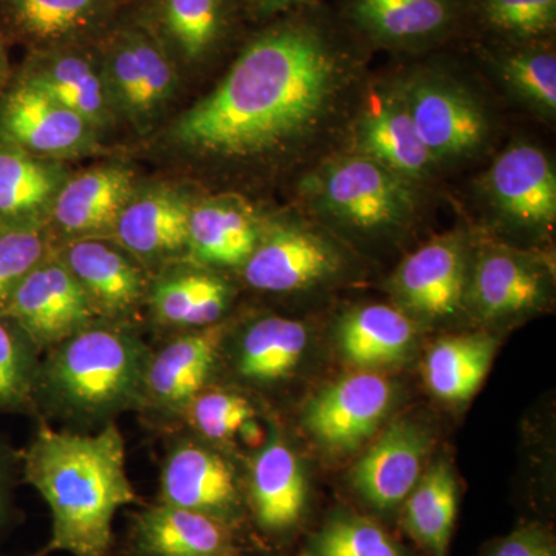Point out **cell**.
Instances as JSON below:
<instances>
[{"instance_id":"obj_46","label":"cell","mask_w":556,"mask_h":556,"mask_svg":"<svg viewBox=\"0 0 556 556\" xmlns=\"http://www.w3.org/2000/svg\"><path fill=\"white\" fill-rule=\"evenodd\" d=\"M0 556H2V555H0Z\"/></svg>"},{"instance_id":"obj_45","label":"cell","mask_w":556,"mask_h":556,"mask_svg":"<svg viewBox=\"0 0 556 556\" xmlns=\"http://www.w3.org/2000/svg\"><path fill=\"white\" fill-rule=\"evenodd\" d=\"M109 556H112V554H110ZM127 556H131V555L129 554V555H127Z\"/></svg>"},{"instance_id":"obj_25","label":"cell","mask_w":556,"mask_h":556,"mask_svg":"<svg viewBox=\"0 0 556 556\" xmlns=\"http://www.w3.org/2000/svg\"><path fill=\"white\" fill-rule=\"evenodd\" d=\"M351 21L375 42L417 47L452 30L455 0H350Z\"/></svg>"},{"instance_id":"obj_31","label":"cell","mask_w":556,"mask_h":556,"mask_svg":"<svg viewBox=\"0 0 556 556\" xmlns=\"http://www.w3.org/2000/svg\"><path fill=\"white\" fill-rule=\"evenodd\" d=\"M456 514V479L447 464H434L405 500L404 527L428 554L447 556Z\"/></svg>"},{"instance_id":"obj_12","label":"cell","mask_w":556,"mask_h":556,"mask_svg":"<svg viewBox=\"0 0 556 556\" xmlns=\"http://www.w3.org/2000/svg\"><path fill=\"white\" fill-rule=\"evenodd\" d=\"M354 153L415 182L433 169V159L417 135L401 89L375 90L354 129Z\"/></svg>"},{"instance_id":"obj_18","label":"cell","mask_w":556,"mask_h":556,"mask_svg":"<svg viewBox=\"0 0 556 556\" xmlns=\"http://www.w3.org/2000/svg\"><path fill=\"white\" fill-rule=\"evenodd\" d=\"M237 527L159 503L135 515L131 556H230L240 547Z\"/></svg>"},{"instance_id":"obj_23","label":"cell","mask_w":556,"mask_h":556,"mask_svg":"<svg viewBox=\"0 0 556 556\" xmlns=\"http://www.w3.org/2000/svg\"><path fill=\"white\" fill-rule=\"evenodd\" d=\"M262 226L255 208L236 193L195 201L189 219L188 251L211 266H243L257 247Z\"/></svg>"},{"instance_id":"obj_11","label":"cell","mask_w":556,"mask_h":556,"mask_svg":"<svg viewBox=\"0 0 556 556\" xmlns=\"http://www.w3.org/2000/svg\"><path fill=\"white\" fill-rule=\"evenodd\" d=\"M393 390L378 375L350 376L325 388L306 407V426L329 448L353 450L371 437L390 408Z\"/></svg>"},{"instance_id":"obj_6","label":"cell","mask_w":556,"mask_h":556,"mask_svg":"<svg viewBox=\"0 0 556 556\" xmlns=\"http://www.w3.org/2000/svg\"><path fill=\"white\" fill-rule=\"evenodd\" d=\"M100 131L46 90L13 73L0 93V141L49 160L76 159L100 149Z\"/></svg>"},{"instance_id":"obj_39","label":"cell","mask_w":556,"mask_h":556,"mask_svg":"<svg viewBox=\"0 0 556 556\" xmlns=\"http://www.w3.org/2000/svg\"><path fill=\"white\" fill-rule=\"evenodd\" d=\"M252 416V405L237 394L214 391L192 401L193 424L204 437L211 439L233 437Z\"/></svg>"},{"instance_id":"obj_36","label":"cell","mask_w":556,"mask_h":556,"mask_svg":"<svg viewBox=\"0 0 556 556\" xmlns=\"http://www.w3.org/2000/svg\"><path fill=\"white\" fill-rule=\"evenodd\" d=\"M501 75L517 97L538 112L556 110V58L552 51L522 50L501 60Z\"/></svg>"},{"instance_id":"obj_24","label":"cell","mask_w":556,"mask_h":556,"mask_svg":"<svg viewBox=\"0 0 556 556\" xmlns=\"http://www.w3.org/2000/svg\"><path fill=\"white\" fill-rule=\"evenodd\" d=\"M249 510L260 532L288 536L306 510V481L298 457L280 441L263 448L252 467Z\"/></svg>"},{"instance_id":"obj_32","label":"cell","mask_w":556,"mask_h":556,"mask_svg":"<svg viewBox=\"0 0 556 556\" xmlns=\"http://www.w3.org/2000/svg\"><path fill=\"white\" fill-rule=\"evenodd\" d=\"M308 345L305 325L287 317L260 318L241 340L239 371L257 382H273L288 376Z\"/></svg>"},{"instance_id":"obj_5","label":"cell","mask_w":556,"mask_h":556,"mask_svg":"<svg viewBox=\"0 0 556 556\" xmlns=\"http://www.w3.org/2000/svg\"><path fill=\"white\" fill-rule=\"evenodd\" d=\"M98 54L116 115L148 129L174 100L177 62L141 24L108 33Z\"/></svg>"},{"instance_id":"obj_3","label":"cell","mask_w":556,"mask_h":556,"mask_svg":"<svg viewBox=\"0 0 556 556\" xmlns=\"http://www.w3.org/2000/svg\"><path fill=\"white\" fill-rule=\"evenodd\" d=\"M146 368L137 340L115 329L87 327L60 343L43 369V383L73 412L104 415L137 396Z\"/></svg>"},{"instance_id":"obj_44","label":"cell","mask_w":556,"mask_h":556,"mask_svg":"<svg viewBox=\"0 0 556 556\" xmlns=\"http://www.w3.org/2000/svg\"><path fill=\"white\" fill-rule=\"evenodd\" d=\"M230 556H254V555H247V554H244V552L239 551V552H237V554H233Z\"/></svg>"},{"instance_id":"obj_15","label":"cell","mask_w":556,"mask_h":556,"mask_svg":"<svg viewBox=\"0 0 556 556\" xmlns=\"http://www.w3.org/2000/svg\"><path fill=\"white\" fill-rule=\"evenodd\" d=\"M496 207L526 228H551L556 219V175L543 150L518 144L497 156L486 174Z\"/></svg>"},{"instance_id":"obj_42","label":"cell","mask_w":556,"mask_h":556,"mask_svg":"<svg viewBox=\"0 0 556 556\" xmlns=\"http://www.w3.org/2000/svg\"><path fill=\"white\" fill-rule=\"evenodd\" d=\"M244 2L260 16H274V14L308 5L314 0H244Z\"/></svg>"},{"instance_id":"obj_35","label":"cell","mask_w":556,"mask_h":556,"mask_svg":"<svg viewBox=\"0 0 556 556\" xmlns=\"http://www.w3.org/2000/svg\"><path fill=\"white\" fill-rule=\"evenodd\" d=\"M308 556H405L382 527L356 515L329 519L311 538Z\"/></svg>"},{"instance_id":"obj_26","label":"cell","mask_w":556,"mask_h":556,"mask_svg":"<svg viewBox=\"0 0 556 556\" xmlns=\"http://www.w3.org/2000/svg\"><path fill=\"white\" fill-rule=\"evenodd\" d=\"M65 179L58 161L0 141V226L46 225Z\"/></svg>"},{"instance_id":"obj_17","label":"cell","mask_w":556,"mask_h":556,"mask_svg":"<svg viewBox=\"0 0 556 556\" xmlns=\"http://www.w3.org/2000/svg\"><path fill=\"white\" fill-rule=\"evenodd\" d=\"M193 204L188 192L172 186L137 190L121 212L113 233L134 257H172L188 249Z\"/></svg>"},{"instance_id":"obj_33","label":"cell","mask_w":556,"mask_h":556,"mask_svg":"<svg viewBox=\"0 0 556 556\" xmlns=\"http://www.w3.org/2000/svg\"><path fill=\"white\" fill-rule=\"evenodd\" d=\"M495 350V340L485 336L441 340L428 353V386L438 397L445 401H466L473 396L484 380Z\"/></svg>"},{"instance_id":"obj_13","label":"cell","mask_w":556,"mask_h":556,"mask_svg":"<svg viewBox=\"0 0 556 556\" xmlns=\"http://www.w3.org/2000/svg\"><path fill=\"white\" fill-rule=\"evenodd\" d=\"M160 503L199 511L237 527L243 506L236 478L211 450L186 444L170 453L161 477Z\"/></svg>"},{"instance_id":"obj_19","label":"cell","mask_w":556,"mask_h":556,"mask_svg":"<svg viewBox=\"0 0 556 556\" xmlns=\"http://www.w3.org/2000/svg\"><path fill=\"white\" fill-rule=\"evenodd\" d=\"M232 0H150L148 28L177 65H199L208 60L228 36Z\"/></svg>"},{"instance_id":"obj_38","label":"cell","mask_w":556,"mask_h":556,"mask_svg":"<svg viewBox=\"0 0 556 556\" xmlns=\"http://www.w3.org/2000/svg\"><path fill=\"white\" fill-rule=\"evenodd\" d=\"M490 27L519 40L538 39L554 30L556 0H482Z\"/></svg>"},{"instance_id":"obj_10","label":"cell","mask_w":556,"mask_h":556,"mask_svg":"<svg viewBox=\"0 0 556 556\" xmlns=\"http://www.w3.org/2000/svg\"><path fill=\"white\" fill-rule=\"evenodd\" d=\"M16 75L78 113L100 134L118 118L100 54L84 49L83 43L30 51Z\"/></svg>"},{"instance_id":"obj_37","label":"cell","mask_w":556,"mask_h":556,"mask_svg":"<svg viewBox=\"0 0 556 556\" xmlns=\"http://www.w3.org/2000/svg\"><path fill=\"white\" fill-rule=\"evenodd\" d=\"M49 258L46 225L0 226V314L21 281Z\"/></svg>"},{"instance_id":"obj_34","label":"cell","mask_w":556,"mask_h":556,"mask_svg":"<svg viewBox=\"0 0 556 556\" xmlns=\"http://www.w3.org/2000/svg\"><path fill=\"white\" fill-rule=\"evenodd\" d=\"M35 348L13 318L0 314V412L24 408L35 394Z\"/></svg>"},{"instance_id":"obj_14","label":"cell","mask_w":556,"mask_h":556,"mask_svg":"<svg viewBox=\"0 0 556 556\" xmlns=\"http://www.w3.org/2000/svg\"><path fill=\"white\" fill-rule=\"evenodd\" d=\"M113 0H0V35L30 51L83 43L108 20Z\"/></svg>"},{"instance_id":"obj_28","label":"cell","mask_w":556,"mask_h":556,"mask_svg":"<svg viewBox=\"0 0 556 556\" xmlns=\"http://www.w3.org/2000/svg\"><path fill=\"white\" fill-rule=\"evenodd\" d=\"M218 342V329H204L163 348L146 368L150 396L166 408L190 404L211 375Z\"/></svg>"},{"instance_id":"obj_22","label":"cell","mask_w":556,"mask_h":556,"mask_svg":"<svg viewBox=\"0 0 556 556\" xmlns=\"http://www.w3.org/2000/svg\"><path fill=\"white\" fill-rule=\"evenodd\" d=\"M426 448L424 431L413 424H396L362 457L354 470V486L372 507L393 510L419 481Z\"/></svg>"},{"instance_id":"obj_2","label":"cell","mask_w":556,"mask_h":556,"mask_svg":"<svg viewBox=\"0 0 556 556\" xmlns=\"http://www.w3.org/2000/svg\"><path fill=\"white\" fill-rule=\"evenodd\" d=\"M24 475L53 518L50 543L42 555L112 554L116 511L137 503L118 428L73 434L40 427L25 453Z\"/></svg>"},{"instance_id":"obj_29","label":"cell","mask_w":556,"mask_h":556,"mask_svg":"<svg viewBox=\"0 0 556 556\" xmlns=\"http://www.w3.org/2000/svg\"><path fill=\"white\" fill-rule=\"evenodd\" d=\"M155 316L172 327L204 328L228 309L230 288L201 270H178L156 281L150 294Z\"/></svg>"},{"instance_id":"obj_1","label":"cell","mask_w":556,"mask_h":556,"mask_svg":"<svg viewBox=\"0 0 556 556\" xmlns=\"http://www.w3.org/2000/svg\"><path fill=\"white\" fill-rule=\"evenodd\" d=\"M351 73L350 54L324 22H280L248 42L218 86L179 116L172 141L228 161L288 152L328 123Z\"/></svg>"},{"instance_id":"obj_9","label":"cell","mask_w":556,"mask_h":556,"mask_svg":"<svg viewBox=\"0 0 556 556\" xmlns=\"http://www.w3.org/2000/svg\"><path fill=\"white\" fill-rule=\"evenodd\" d=\"M340 257L313 229L283 223L260 233L257 247L243 265L249 287L291 292L313 287L339 269Z\"/></svg>"},{"instance_id":"obj_40","label":"cell","mask_w":556,"mask_h":556,"mask_svg":"<svg viewBox=\"0 0 556 556\" xmlns=\"http://www.w3.org/2000/svg\"><path fill=\"white\" fill-rule=\"evenodd\" d=\"M479 556H556L555 538L543 526H522L492 541Z\"/></svg>"},{"instance_id":"obj_41","label":"cell","mask_w":556,"mask_h":556,"mask_svg":"<svg viewBox=\"0 0 556 556\" xmlns=\"http://www.w3.org/2000/svg\"><path fill=\"white\" fill-rule=\"evenodd\" d=\"M14 466L5 445L0 442V540L10 532L17 519L14 506Z\"/></svg>"},{"instance_id":"obj_7","label":"cell","mask_w":556,"mask_h":556,"mask_svg":"<svg viewBox=\"0 0 556 556\" xmlns=\"http://www.w3.org/2000/svg\"><path fill=\"white\" fill-rule=\"evenodd\" d=\"M420 141L433 159L470 155L489 137L484 110L466 90L437 76H415L401 87Z\"/></svg>"},{"instance_id":"obj_8","label":"cell","mask_w":556,"mask_h":556,"mask_svg":"<svg viewBox=\"0 0 556 556\" xmlns=\"http://www.w3.org/2000/svg\"><path fill=\"white\" fill-rule=\"evenodd\" d=\"M2 316L13 318L33 345H60L87 328L94 308L60 260H43L21 281Z\"/></svg>"},{"instance_id":"obj_30","label":"cell","mask_w":556,"mask_h":556,"mask_svg":"<svg viewBox=\"0 0 556 556\" xmlns=\"http://www.w3.org/2000/svg\"><path fill=\"white\" fill-rule=\"evenodd\" d=\"M413 336L412 321L401 311L387 305H368L343 318L339 343L351 364L380 367L402 361Z\"/></svg>"},{"instance_id":"obj_43","label":"cell","mask_w":556,"mask_h":556,"mask_svg":"<svg viewBox=\"0 0 556 556\" xmlns=\"http://www.w3.org/2000/svg\"><path fill=\"white\" fill-rule=\"evenodd\" d=\"M11 43L0 35V93L9 87L11 78H13V70L10 64Z\"/></svg>"},{"instance_id":"obj_4","label":"cell","mask_w":556,"mask_h":556,"mask_svg":"<svg viewBox=\"0 0 556 556\" xmlns=\"http://www.w3.org/2000/svg\"><path fill=\"white\" fill-rule=\"evenodd\" d=\"M305 189L317 211L358 232L397 228L417 207L413 181L358 153L329 161Z\"/></svg>"},{"instance_id":"obj_21","label":"cell","mask_w":556,"mask_h":556,"mask_svg":"<svg viewBox=\"0 0 556 556\" xmlns=\"http://www.w3.org/2000/svg\"><path fill=\"white\" fill-rule=\"evenodd\" d=\"M86 291L94 311L126 314L146 295L144 273L126 249L101 239L73 241L60 258Z\"/></svg>"},{"instance_id":"obj_16","label":"cell","mask_w":556,"mask_h":556,"mask_svg":"<svg viewBox=\"0 0 556 556\" xmlns=\"http://www.w3.org/2000/svg\"><path fill=\"white\" fill-rule=\"evenodd\" d=\"M135 192L134 172L127 167H93L65 179L51 204L49 218L76 240L98 239L100 233H113Z\"/></svg>"},{"instance_id":"obj_27","label":"cell","mask_w":556,"mask_h":556,"mask_svg":"<svg viewBox=\"0 0 556 556\" xmlns=\"http://www.w3.org/2000/svg\"><path fill=\"white\" fill-rule=\"evenodd\" d=\"M543 269L521 255L486 252L471 278L470 294L485 318H503L535 309L546 298Z\"/></svg>"},{"instance_id":"obj_20","label":"cell","mask_w":556,"mask_h":556,"mask_svg":"<svg viewBox=\"0 0 556 556\" xmlns=\"http://www.w3.org/2000/svg\"><path fill=\"white\" fill-rule=\"evenodd\" d=\"M405 305L420 316H453L463 303L466 257L456 237H442L409 255L394 276Z\"/></svg>"}]
</instances>
